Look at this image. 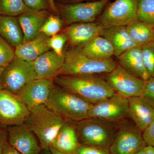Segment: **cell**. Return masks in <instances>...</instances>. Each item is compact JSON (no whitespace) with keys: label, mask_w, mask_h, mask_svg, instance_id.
<instances>
[{"label":"cell","mask_w":154,"mask_h":154,"mask_svg":"<svg viewBox=\"0 0 154 154\" xmlns=\"http://www.w3.org/2000/svg\"><path fill=\"white\" fill-rule=\"evenodd\" d=\"M54 82L90 104L100 102L115 93L104 78L96 75H59Z\"/></svg>","instance_id":"obj_1"},{"label":"cell","mask_w":154,"mask_h":154,"mask_svg":"<svg viewBox=\"0 0 154 154\" xmlns=\"http://www.w3.org/2000/svg\"><path fill=\"white\" fill-rule=\"evenodd\" d=\"M67 120L45 105L30 111L24 124L38 138L42 149H49L53 142Z\"/></svg>","instance_id":"obj_2"},{"label":"cell","mask_w":154,"mask_h":154,"mask_svg":"<svg viewBox=\"0 0 154 154\" xmlns=\"http://www.w3.org/2000/svg\"><path fill=\"white\" fill-rule=\"evenodd\" d=\"M91 105L75 94L55 84L45 105L66 120L77 122L89 118Z\"/></svg>","instance_id":"obj_3"},{"label":"cell","mask_w":154,"mask_h":154,"mask_svg":"<svg viewBox=\"0 0 154 154\" xmlns=\"http://www.w3.org/2000/svg\"><path fill=\"white\" fill-rule=\"evenodd\" d=\"M65 62L60 75H96L108 73L118 63L112 58L98 59L87 56L77 47L65 53Z\"/></svg>","instance_id":"obj_4"},{"label":"cell","mask_w":154,"mask_h":154,"mask_svg":"<svg viewBox=\"0 0 154 154\" xmlns=\"http://www.w3.org/2000/svg\"><path fill=\"white\" fill-rule=\"evenodd\" d=\"M111 122L88 118L75 122L81 145L109 149L118 129Z\"/></svg>","instance_id":"obj_5"},{"label":"cell","mask_w":154,"mask_h":154,"mask_svg":"<svg viewBox=\"0 0 154 154\" xmlns=\"http://www.w3.org/2000/svg\"><path fill=\"white\" fill-rule=\"evenodd\" d=\"M37 79L33 62L16 57L5 68L0 80V85L17 94L28 83Z\"/></svg>","instance_id":"obj_6"},{"label":"cell","mask_w":154,"mask_h":154,"mask_svg":"<svg viewBox=\"0 0 154 154\" xmlns=\"http://www.w3.org/2000/svg\"><path fill=\"white\" fill-rule=\"evenodd\" d=\"M89 118L115 122L129 117L128 99L114 94L107 99L91 104Z\"/></svg>","instance_id":"obj_7"},{"label":"cell","mask_w":154,"mask_h":154,"mask_svg":"<svg viewBox=\"0 0 154 154\" xmlns=\"http://www.w3.org/2000/svg\"><path fill=\"white\" fill-rule=\"evenodd\" d=\"M104 79L116 94L127 99L142 96L146 82L127 71L118 64L112 71L105 74Z\"/></svg>","instance_id":"obj_8"},{"label":"cell","mask_w":154,"mask_h":154,"mask_svg":"<svg viewBox=\"0 0 154 154\" xmlns=\"http://www.w3.org/2000/svg\"><path fill=\"white\" fill-rule=\"evenodd\" d=\"M29 113L16 94L0 85V125L8 128L23 124Z\"/></svg>","instance_id":"obj_9"},{"label":"cell","mask_w":154,"mask_h":154,"mask_svg":"<svg viewBox=\"0 0 154 154\" xmlns=\"http://www.w3.org/2000/svg\"><path fill=\"white\" fill-rule=\"evenodd\" d=\"M138 0H115L98 17L104 26H126L137 19Z\"/></svg>","instance_id":"obj_10"},{"label":"cell","mask_w":154,"mask_h":154,"mask_svg":"<svg viewBox=\"0 0 154 154\" xmlns=\"http://www.w3.org/2000/svg\"><path fill=\"white\" fill-rule=\"evenodd\" d=\"M109 0L76 3L61 6L60 14L66 24L94 22L101 15Z\"/></svg>","instance_id":"obj_11"},{"label":"cell","mask_w":154,"mask_h":154,"mask_svg":"<svg viewBox=\"0 0 154 154\" xmlns=\"http://www.w3.org/2000/svg\"><path fill=\"white\" fill-rule=\"evenodd\" d=\"M147 146L142 132L134 126L121 127L109 148L111 154H134Z\"/></svg>","instance_id":"obj_12"},{"label":"cell","mask_w":154,"mask_h":154,"mask_svg":"<svg viewBox=\"0 0 154 154\" xmlns=\"http://www.w3.org/2000/svg\"><path fill=\"white\" fill-rule=\"evenodd\" d=\"M54 86L53 80L36 79L28 83L16 95L30 111L45 105Z\"/></svg>","instance_id":"obj_13"},{"label":"cell","mask_w":154,"mask_h":154,"mask_svg":"<svg viewBox=\"0 0 154 154\" xmlns=\"http://www.w3.org/2000/svg\"><path fill=\"white\" fill-rule=\"evenodd\" d=\"M8 142L22 154H38L42 150L38 138L24 124L7 128Z\"/></svg>","instance_id":"obj_14"},{"label":"cell","mask_w":154,"mask_h":154,"mask_svg":"<svg viewBox=\"0 0 154 154\" xmlns=\"http://www.w3.org/2000/svg\"><path fill=\"white\" fill-rule=\"evenodd\" d=\"M65 56H60L53 51H48L33 61L37 79L54 80L60 75L64 65Z\"/></svg>","instance_id":"obj_15"},{"label":"cell","mask_w":154,"mask_h":154,"mask_svg":"<svg viewBox=\"0 0 154 154\" xmlns=\"http://www.w3.org/2000/svg\"><path fill=\"white\" fill-rule=\"evenodd\" d=\"M128 99L129 117L143 132L154 120V108L142 96Z\"/></svg>","instance_id":"obj_16"},{"label":"cell","mask_w":154,"mask_h":154,"mask_svg":"<svg viewBox=\"0 0 154 154\" xmlns=\"http://www.w3.org/2000/svg\"><path fill=\"white\" fill-rule=\"evenodd\" d=\"M104 26L98 22L72 24L66 29L67 41L73 46H80L94 37L100 36Z\"/></svg>","instance_id":"obj_17"},{"label":"cell","mask_w":154,"mask_h":154,"mask_svg":"<svg viewBox=\"0 0 154 154\" xmlns=\"http://www.w3.org/2000/svg\"><path fill=\"white\" fill-rule=\"evenodd\" d=\"M117 58L118 64L131 74L146 81L151 78L144 65L140 46L129 48Z\"/></svg>","instance_id":"obj_18"},{"label":"cell","mask_w":154,"mask_h":154,"mask_svg":"<svg viewBox=\"0 0 154 154\" xmlns=\"http://www.w3.org/2000/svg\"><path fill=\"white\" fill-rule=\"evenodd\" d=\"M100 36L110 42L114 49V56L116 57L127 50L137 45L129 36L126 26H104Z\"/></svg>","instance_id":"obj_19"},{"label":"cell","mask_w":154,"mask_h":154,"mask_svg":"<svg viewBox=\"0 0 154 154\" xmlns=\"http://www.w3.org/2000/svg\"><path fill=\"white\" fill-rule=\"evenodd\" d=\"M80 145L75 122L67 120L58 133L51 147L62 152L75 154Z\"/></svg>","instance_id":"obj_20"},{"label":"cell","mask_w":154,"mask_h":154,"mask_svg":"<svg viewBox=\"0 0 154 154\" xmlns=\"http://www.w3.org/2000/svg\"><path fill=\"white\" fill-rule=\"evenodd\" d=\"M48 17L45 11L28 10L19 15L18 20L24 35V42L30 41L40 33V29Z\"/></svg>","instance_id":"obj_21"},{"label":"cell","mask_w":154,"mask_h":154,"mask_svg":"<svg viewBox=\"0 0 154 154\" xmlns=\"http://www.w3.org/2000/svg\"><path fill=\"white\" fill-rule=\"evenodd\" d=\"M49 36L40 33L32 40L24 42L16 47L15 53L16 57L28 61L33 62L39 56L49 51Z\"/></svg>","instance_id":"obj_22"},{"label":"cell","mask_w":154,"mask_h":154,"mask_svg":"<svg viewBox=\"0 0 154 154\" xmlns=\"http://www.w3.org/2000/svg\"><path fill=\"white\" fill-rule=\"evenodd\" d=\"M77 47L84 54L93 58L106 59L111 58L114 55L112 45L106 38L101 36H96Z\"/></svg>","instance_id":"obj_23"},{"label":"cell","mask_w":154,"mask_h":154,"mask_svg":"<svg viewBox=\"0 0 154 154\" xmlns=\"http://www.w3.org/2000/svg\"><path fill=\"white\" fill-rule=\"evenodd\" d=\"M0 36L11 46L17 47L24 41L18 18L0 15Z\"/></svg>","instance_id":"obj_24"},{"label":"cell","mask_w":154,"mask_h":154,"mask_svg":"<svg viewBox=\"0 0 154 154\" xmlns=\"http://www.w3.org/2000/svg\"><path fill=\"white\" fill-rule=\"evenodd\" d=\"M126 30L135 44L142 46L154 41V27L138 19L126 26Z\"/></svg>","instance_id":"obj_25"},{"label":"cell","mask_w":154,"mask_h":154,"mask_svg":"<svg viewBox=\"0 0 154 154\" xmlns=\"http://www.w3.org/2000/svg\"><path fill=\"white\" fill-rule=\"evenodd\" d=\"M28 10L23 0H0V15L16 17Z\"/></svg>","instance_id":"obj_26"},{"label":"cell","mask_w":154,"mask_h":154,"mask_svg":"<svg viewBox=\"0 0 154 154\" xmlns=\"http://www.w3.org/2000/svg\"><path fill=\"white\" fill-rule=\"evenodd\" d=\"M137 18L154 27V0H138Z\"/></svg>","instance_id":"obj_27"},{"label":"cell","mask_w":154,"mask_h":154,"mask_svg":"<svg viewBox=\"0 0 154 154\" xmlns=\"http://www.w3.org/2000/svg\"><path fill=\"white\" fill-rule=\"evenodd\" d=\"M63 25V21L57 16H50L40 29V33H43L49 37L56 35L60 31Z\"/></svg>","instance_id":"obj_28"},{"label":"cell","mask_w":154,"mask_h":154,"mask_svg":"<svg viewBox=\"0 0 154 154\" xmlns=\"http://www.w3.org/2000/svg\"><path fill=\"white\" fill-rule=\"evenodd\" d=\"M141 47L144 66L151 77L154 78V41Z\"/></svg>","instance_id":"obj_29"},{"label":"cell","mask_w":154,"mask_h":154,"mask_svg":"<svg viewBox=\"0 0 154 154\" xmlns=\"http://www.w3.org/2000/svg\"><path fill=\"white\" fill-rule=\"evenodd\" d=\"M11 45L0 36V66L5 68L16 58L15 51Z\"/></svg>","instance_id":"obj_30"},{"label":"cell","mask_w":154,"mask_h":154,"mask_svg":"<svg viewBox=\"0 0 154 154\" xmlns=\"http://www.w3.org/2000/svg\"><path fill=\"white\" fill-rule=\"evenodd\" d=\"M66 42L67 38L64 33L57 34L49 37L48 45L57 54L62 56L65 54L63 49Z\"/></svg>","instance_id":"obj_31"},{"label":"cell","mask_w":154,"mask_h":154,"mask_svg":"<svg viewBox=\"0 0 154 154\" xmlns=\"http://www.w3.org/2000/svg\"><path fill=\"white\" fill-rule=\"evenodd\" d=\"M75 154H111L109 149L81 145Z\"/></svg>","instance_id":"obj_32"},{"label":"cell","mask_w":154,"mask_h":154,"mask_svg":"<svg viewBox=\"0 0 154 154\" xmlns=\"http://www.w3.org/2000/svg\"><path fill=\"white\" fill-rule=\"evenodd\" d=\"M143 97L154 108V78L146 81Z\"/></svg>","instance_id":"obj_33"},{"label":"cell","mask_w":154,"mask_h":154,"mask_svg":"<svg viewBox=\"0 0 154 154\" xmlns=\"http://www.w3.org/2000/svg\"><path fill=\"white\" fill-rule=\"evenodd\" d=\"M23 2L28 8L32 11H43L47 8L48 0H23Z\"/></svg>","instance_id":"obj_34"},{"label":"cell","mask_w":154,"mask_h":154,"mask_svg":"<svg viewBox=\"0 0 154 154\" xmlns=\"http://www.w3.org/2000/svg\"><path fill=\"white\" fill-rule=\"evenodd\" d=\"M142 135L147 145L154 147V120L142 132Z\"/></svg>","instance_id":"obj_35"},{"label":"cell","mask_w":154,"mask_h":154,"mask_svg":"<svg viewBox=\"0 0 154 154\" xmlns=\"http://www.w3.org/2000/svg\"><path fill=\"white\" fill-rule=\"evenodd\" d=\"M8 143V133L7 129L0 128V154H2L5 146Z\"/></svg>","instance_id":"obj_36"},{"label":"cell","mask_w":154,"mask_h":154,"mask_svg":"<svg viewBox=\"0 0 154 154\" xmlns=\"http://www.w3.org/2000/svg\"><path fill=\"white\" fill-rule=\"evenodd\" d=\"M2 154H22L14 147L10 145L8 142L6 144Z\"/></svg>","instance_id":"obj_37"},{"label":"cell","mask_w":154,"mask_h":154,"mask_svg":"<svg viewBox=\"0 0 154 154\" xmlns=\"http://www.w3.org/2000/svg\"><path fill=\"white\" fill-rule=\"evenodd\" d=\"M146 154H154V147L150 146H146L143 149Z\"/></svg>","instance_id":"obj_38"},{"label":"cell","mask_w":154,"mask_h":154,"mask_svg":"<svg viewBox=\"0 0 154 154\" xmlns=\"http://www.w3.org/2000/svg\"><path fill=\"white\" fill-rule=\"evenodd\" d=\"M48 5H49L51 9L54 12H56L57 8L55 3H54V0H48Z\"/></svg>","instance_id":"obj_39"},{"label":"cell","mask_w":154,"mask_h":154,"mask_svg":"<svg viewBox=\"0 0 154 154\" xmlns=\"http://www.w3.org/2000/svg\"><path fill=\"white\" fill-rule=\"evenodd\" d=\"M49 150L52 154H68L59 151L58 150L53 147H51L50 148Z\"/></svg>","instance_id":"obj_40"},{"label":"cell","mask_w":154,"mask_h":154,"mask_svg":"<svg viewBox=\"0 0 154 154\" xmlns=\"http://www.w3.org/2000/svg\"><path fill=\"white\" fill-rule=\"evenodd\" d=\"M38 154H52L49 149H42L41 151Z\"/></svg>","instance_id":"obj_41"},{"label":"cell","mask_w":154,"mask_h":154,"mask_svg":"<svg viewBox=\"0 0 154 154\" xmlns=\"http://www.w3.org/2000/svg\"><path fill=\"white\" fill-rule=\"evenodd\" d=\"M69 2H82V1H96L98 0H68Z\"/></svg>","instance_id":"obj_42"},{"label":"cell","mask_w":154,"mask_h":154,"mask_svg":"<svg viewBox=\"0 0 154 154\" xmlns=\"http://www.w3.org/2000/svg\"><path fill=\"white\" fill-rule=\"evenodd\" d=\"M5 68L0 66V80L2 78V75L3 72L5 70Z\"/></svg>","instance_id":"obj_43"},{"label":"cell","mask_w":154,"mask_h":154,"mask_svg":"<svg viewBox=\"0 0 154 154\" xmlns=\"http://www.w3.org/2000/svg\"><path fill=\"white\" fill-rule=\"evenodd\" d=\"M134 154H146V153L143 149L138 152H137L136 153Z\"/></svg>","instance_id":"obj_44"}]
</instances>
